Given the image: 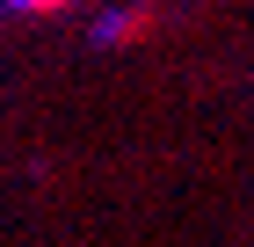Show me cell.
Returning a JSON list of instances; mask_svg holds the SVG:
<instances>
[{
    "instance_id": "6da1fadb",
    "label": "cell",
    "mask_w": 254,
    "mask_h": 247,
    "mask_svg": "<svg viewBox=\"0 0 254 247\" xmlns=\"http://www.w3.org/2000/svg\"><path fill=\"white\" fill-rule=\"evenodd\" d=\"M153 37V7H117L95 22V44H145Z\"/></svg>"
},
{
    "instance_id": "7a4b0ae2",
    "label": "cell",
    "mask_w": 254,
    "mask_h": 247,
    "mask_svg": "<svg viewBox=\"0 0 254 247\" xmlns=\"http://www.w3.org/2000/svg\"><path fill=\"white\" fill-rule=\"evenodd\" d=\"M7 7H15V15H59L65 0H7Z\"/></svg>"
}]
</instances>
